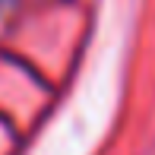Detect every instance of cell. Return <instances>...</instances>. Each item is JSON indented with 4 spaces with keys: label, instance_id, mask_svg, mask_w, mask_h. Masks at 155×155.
I'll return each mask as SVG.
<instances>
[{
    "label": "cell",
    "instance_id": "obj_1",
    "mask_svg": "<svg viewBox=\"0 0 155 155\" xmlns=\"http://www.w3.org/2000/svg\"><path fill=\"white\" fill-rule=\"evenodd\" d=\"M13 3H16V0H0V16H3V13H6V10H10V6H13Z\"/></svg>",
    "mask_w": 155,
    "mask_h": 155
}]
</instances>
